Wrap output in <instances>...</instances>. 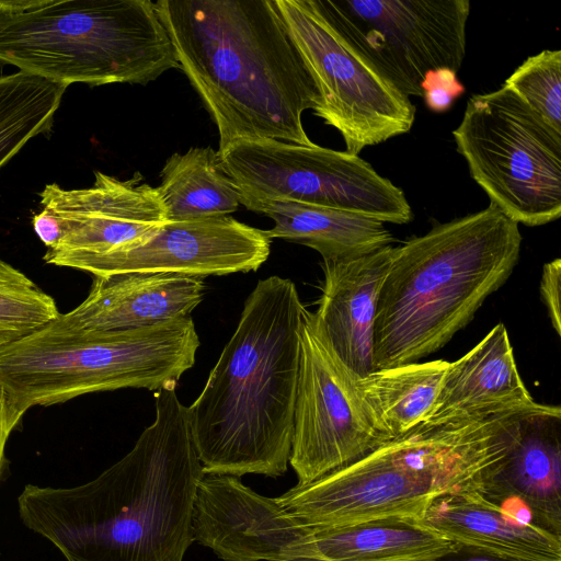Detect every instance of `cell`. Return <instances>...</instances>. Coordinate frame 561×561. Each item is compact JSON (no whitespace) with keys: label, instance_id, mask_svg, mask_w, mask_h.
Here are the masks:
<instances>
[{"label":"cell","instance_id":"obj_1","mask_svg":"<svg viewBox=\"0 0 561 561\" xmlns=\"http://www.w3.org/2000/svg\"><path fill=\"white\" fill-rule=\"evenodd\" d=\"M156 419L133 449L72 488L27 484L18 497L24 525L66 561H183L194 541L192 512L204 476L187 407L175 388L154 392Z\"/></svg>","mask_w":561,"mask_h":561},{"label":"cell","instance_id":"obj_2","mask_svg":"<svg viewBox=\"0 0 561 561\" xmlns=\"http://www.w3.org/2000/svg\"><path fill=\"white\" fill-rule=\"evenodd\" d=\"M158 13L222 152L242 140L304 146L302 114L316 112L317 84L274 0H158Z\"/></svg>","mask_w":561,"mask_h":561},{"label":"cell","instance_id":"obj_3","mask_svg":"<svg viewBox=\"0 0 561 561\" xmlns=\"http://www.w3.org/2000/svg\"><path fill=\"white\" fill-rule=\"evenodd\" d=\"M289 278L257 282L197 399L187 408L204 473H286L305 310Z\"/></svg>","mask_w":561,"mask_h":561},{"label":"cell","instance_id":"obj_4","mask_svg":"<svg viewBox=\"0 0 561 561\" xmlns=\"http://www.w3.org/2000/svg\"><path fill=\"white\" fill-rule=\"evenodd\" d=\"M520 245L518 224L491 203L398 245L377 302L375 370L447 344L510 278Z\"/></svg>","mask_w":561,"mask_h":561},{"label":"cell","instance_id":"obj_5","mask_svg":"<svg viewBox=\"0 0 561 561\" xmlns=\"http://www.w3.org/2000/svg\"><path fill=\"white\" fill-rule=\"evenodd\" d=\"M524 415L421 423L355 462L296 484L275 499L309 527L415 519L438 497L484 493L514 444Z\"/></svg>","mask_w":561,"mask_h":561},{"label":"cell","instance_id":"obj_6","mask_svg":"<svg viewBox=\"0 0 561 561\" xmlns=\"http://www.w3.org/2000/svg\"><path fill=\"white\" fill-rule=\"evenodd\" d=\"M0 64L69 85H146L181 69L150 0H0Z\"/></svg>","mask_w":561,"mask_h":561},{"label":"cell","instance_id":"obj_7","mask_svg":"<svg viewBox=\"0 0 561 561\" xmlns=\"http://www.w3.org/2000/svg\"><path fill=\"white\" fill-rule=\"evenodd\" d=\"M199 346L191 317L130 331H88L62 314L0 346V387L25 413L85 393L175 388Z\"/></svg>","mask_w":561,"mask_h":561},{"label":"cell","instance_id":"obj_8","mask_svg":"<svg viewBox=\"0 0 561 561\" xmlns=\"http://www.w3.org/2000/svg\"><path fill=\"white\" fill-rule=\"evenodd\" d=\"M457 151L490 203L529 227L561 215V133L512 90L469 98L453 130Z\"/></svg>","mask_w":561,"mask_h":561},{"label":"cell","instance_id":"obj_9","mask_svg":"<svg viewBox=\"0 0 561 561\" xmlns=\"http://www.w3.org/2000/svg\"><path fill=\"white\" fill-rule=\"evenodd\" d=\"M312 76L321 104L313 112L342 135L346 152L408 133L415 106L336 27L320 0H274Z\"/></svg>","mask_w":561,"mask_h":561},{"label":"cell","instance_id":"obj_10","mask_svg":"<svg viewBox=\"0 0 561 561\" xmlns=\"http://www.w3.org/2000/svg\"><path fill=\"white\" fill-rule=\"evenodd\" d=\"M218 153L240 197L291 201L383 224L413 219L403 191L358 154L275 139L242 140Z\"/></svg>","mask_w":561,"mask_h":561},{"label":"cell","instance_id":"obj_11","mask_svg":"<svg viewBox=\"0 0 561 561\" xmlns=\"http://www.w3.org/2000/svg\"><path fill=\"white\" fill-rule=\"evenodd\" d=\"M289 463L306 484L366 456L390 438L374 421L358 377L335 354L305 308Z\"/></svg>","mask_w":561,"mask_h":561},{"label":"cell","instance_id":"obj_12","mask_svg":"<svg viewBox=\"0 0 561 561\" xmlns=\"http://www.w3.org/2000/svg\"><path fill=\"white\" fill-rule=\"evenodd\" d=\"M336 27L404 95L427 77L457 73L466 56L468 0H320Z\"/></svg>","mask_w":561,"mask_h":561},{"label":"cell","instance_id":"obj_13","mask_svg":"<svg viewBox=\"0 0 561 561\" xmlns=\"http://www.w3.org/2000/svg\"><path fill=\"white\" fill-rule=\"evenodd\" d=\"M265 230L230 216L165 222L148 239L101 255L58 261L57 266L94 276L117 273H180L194 276L256 271L267 260Z\"/></svg>","mask_w":561,"mask_h":561},{"label":"cell","instance_id":"obj_14","mask_svg":"<svg viewBox=\"0 0 561 561\" xmlns=\"http://www.w3.org/2000/svg\"><path fill=\"white\" fill-rule=\"evenodd\" d=\"M38 195L42 208L55 214L62 228L58 244L43 256L47 264L130 247L168 222L158 188L138 172L122 181L96 171L90 187L65 190L53 183Z\"/></svg>","mask_w":561,"mask_h":561},{"label":"cell","instance_id":"obj_15","mask_svg":"<svg viewBox=\"0 0 561 561\" xmlns=\"http://www.w3.org/2000/svg\"><path fill=\"white\" fill-rule=\"evenodd\" d=\"M306 529L276 499L239 477L204 473L197 485L193 539L222 561H294Z\"/></svg>","mask_w":561,"mask_h":561},{"label":"cell","instance_id":"obj_16","mask_svg":"<svg viewBox=\"0 0 561 561\" xmlns=\"http://www.w3.org/2000/svg\"><path fill=\"white\" fill-rule=\"evenodd\" d=\"M538 403L518 373L508 333L497 323L467 354L449 363L431 424L478 421L548 411Z\"/></svg>","mask_w":561,"mask_h":561},{"label":"cell","instance_id":"obj_17","mask_svg":"<svg viewBox=\"0 0 561 561\" xmlns=\"http://www.w3.org/2000/svg\"><path fill=\"white\" fill-rule=\"evenodd\" d=\"M396 253L397 247L388 245L321 264L322 293L314 314L335 354L359 377L375 371L377 302Z\"/></svg>","mask_w":561,"mask_h":561},{"label":"cell","instance_id":"obj_18","mask_svg":"<svg viewBox=\"0 0 561 561\" xmlns=\"http://www.w3.org/2000/svg\"><path fill=\"white\" fill-rule=\"evenodd\" d=\"M201 276L117 273L94 276L88 297L65 321L88 331H130L191 317L203 299Z\"/></svg>","mask_w":561,"mask_h":561},{"label":"cell","instance_id":"obj_19","mask_svg":"<svg viewBox=\"0 0 561 561\" xmlns=\"http://www.w3.org/2000/svg\"><path fill=\"white\" fill-rule=\"evenodd\" d=\"M561 536V409L524 415L514 444L483 493Z\"/></svg>","mask_w":561,"mask_h":561},{"label":"cell","instance_id":"obj_20","mask_svg":"<svg viewBox=\"0 0 561 561\" xmlns=\"http://www.w3.org/2000/svg\"><path fill=\"white\" fill-rule=\"evenodd\" d=\"M415 522L453 543L511 561H561V536L540 528L482 492L434 500Z\"/></svg>","mask_w":561,"mask_h":561},{"label":"cell","instance_id":"obj_21","mask_svg":"<svg viewBox=\"0 0 561 561\" xmlns=\"http://www.w3.org/2000/svg\"><path fill=\"white\" fill-rule=\"evenodd\" d=\"M459 547L412 518L307 526L295 561H430Z\"/></svg>","mask_w":561,"mask_h":561},{"label":"cell","instance_id":"obj_22","mask_svg":"<svg viewBox=\"0 0 561 561\" xmlns=\"http://www.w3.org/2000/svg\"><path fill=\"white\" fill-rule=\"evenodd\" d=\"M240 204L273 220L274 226L265 230L270 239L309 247L322 261L364 255L394 241L383 222L353 213L285 199L240 197Z\"/></svg>","mask_w":561,"mask_h":561},{"label":"cell","instance_id":"obj_23","mask_svg":"<svg viewBox=\"0 0 561 561\" xmlns=\"http://www.w3.org/2000/svg\"><path fill=\"white\" fill-rule=\"evenodd\" d=\"M157 188L171 222L228 216L240 204V192L211 147L171 154Z\"/></svg>","mask_w":561,"mask_h":561},{"label":"cell","instance_id":"obj_24","mask_svg":"<svg viewBox=\"0 0 561 561\" xmlns=\"http://www.w3.org/2000/svg\"><path fill=\"white\" fill-rule=\"evenodd\" d=\"M449 362L435 359L377 369L357 383L379 430L390 439L431 415Z\"/></svg>","mask_w":561,"mask_h":561},{"label":"cell","instance_id":"obj_25","mask_svg":"<svg viewBox=\"0 0 561 561\" xmlns=\"http://www.w3.org/2000/svg\"><path fill=\"white\" fill-rule=\"evenodd\" d=\"M66 88L22 71L0 78V168L50 130Z\"/></svg>","mask_w":561,"mask_h":561},{"label":"cell","instance_id":"obj_26","mask_svg":"<svg viewBox=\"0 0 561 561\" xmlns=\"http://www.w3.org/2000/svg\"><path fill=\"white\" fill-rule=\"evenodd\" d=\"M59 313L51 296L0 259V346L27 335Z\"/></svg>","mask_w":561,"mask_h":561},{"label":"cell","instance_id":"obj_27","mask_svg":"<svg viewBox=\"0 0 561 561\" xmlns=\"http://www.w3.org/2000/svg\"><path fill=\"white\" fill-rule=\"evenodd\" d=\"M504 85L561 133V50L545 49L528 57Z\"/></svg>","mask_w":561,"mask_h":561},{"label":"cell","instance_id":"obj_28","mask_svg":"<svg viewBox=\"0 0 561 561\" xmlns=\"http://www.w3.org/2000/svg\"><path fill=\"white\" fill-rule=\"evenodd\" d=\"M423 90L427 106L442 112L451 104L456 95L463 91V88L457 81L456 73L439 71L427 77Z\"/></svg>","mask_w":561,"mask_h":561},{"label":"cell","instance_id":"obj_29","mask_svg":"<svg viewBox=\"0 0 561 561\" xmlns=\"http://www.w3.org/2000/svg\"><path fill=\"white\" fill-rule=\"evenodd\" d=\"M560 284L561 260L556 259L543 265L540 280V295L547 307L551 324L558 335L561 334Z\"/></svg>","mask_w":561,"mask_h":561},{"label":"cell","instance_id":"obj_30","mask_svg":"<svg viewBox=\"0 0 561 561\" xmlns=\"http://www.w3.org/2000/svg\"><path fill=\"white\" fill-rule=\"evenodd\" d=\"M32 226L47 249L55 248L62 236V228L58 217L51 211L42 208V210L32 218Z\"/></svg>","mask_w":561,"mask_h":561},{"label":"cell","instance_id":"obj_31","mask_svg":"<svg viewBox=\"0 0 561 561\" xmlns=\"http://www.w3.org/2000/svg\"><path fill=\"white\" fill-rule=\"evenodd\" d=\"M23 412L19 411L0 387V472L2 469L4 447L12 430L18 425Z\"/></svg>","mask_w":561,"mask_h":561},{"label":"cell","instance_id":"obj_32","mask_svg":"<svg viewBox=\"0 0 561 561\" xmlns=\"http://www.w3.org/2000/svg\"><path fill=\"white\" fill-rule=\"evenodd\" d=\"M430 561H511L501 559L488 553H484L482 551L459 546L456 549L444 553L439 557H436Z\"/></svg>","mask_w":561,"mask_h":561}]
</instances>
